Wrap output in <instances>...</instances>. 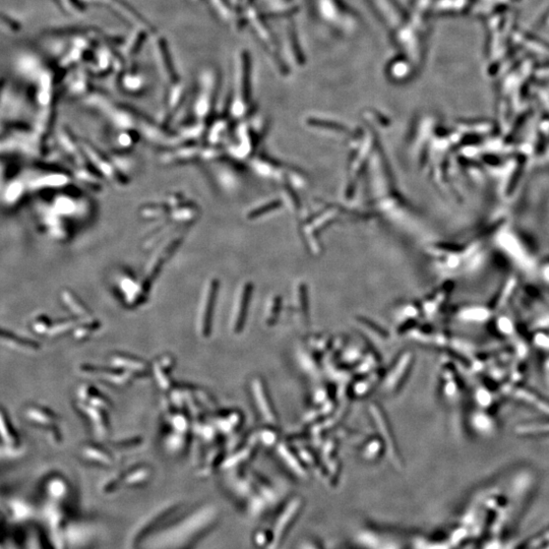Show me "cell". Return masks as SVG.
I'll return each instance as SVG.
<instances>
[{
    "mask_svg": "<svg viewBox=\"0 0 549 549\" xmlns=\"http://www.w3.org/2000/svg\"><path fill=\"white\" fill-rule=\"evenodd\" d=\"M371 413H372V416H373V419H374V422L376 423L377 428L381 430V434H382V436L384 437V439L387 443L388 452H389L391 458L395 462H399L400 461L399 452L397 450V446H396V442H395V439H394V435L392 433L390 424H389V422H388L385 414L383 413L381 408H378V406H376V405L371 406Z\"/></svg>",
    "mask_w": 549,
    "mask_h": 549,
    "instance_id": "1",
    "label": "cell"
},
{
    "mask_svg": "<svg viewBox=\"0 0 549 549\" xmlns=\"http://www.w3.org/2000/svg\"><path fill=\"white\" fill-rule=\"evenodd\" d=\"M0 344L7 348L26 353L37 352L40 349V345L36 341L25 337H19L2 328H0Z\"/></svg>",
    "mask_w": 549,
    "mask_h": 549,
    "instance_id": "2",
    "label": "cell"
},
{
    "mask_svg": "<svg viewBox=\"0 0 549 549\" xmlns=\"http://www.w3.org/2000/svg\"><path fill=\"white\" fill-rule=\"evenodd\" d=\"M252 391H253V394H255V398L258 403L259 409L262 412L264 418L268 422H270V423L276 422L277 420L276 413L274 411L268 392L261 379L257 378L252 382Z\"/></svg>",
    "mask_w": 549,
    "mask_h": 549,
    "instance_id": "3",
    "label": "cell"
},
{
    "mask_svg": "<svg viewBox=\"0 0 549 549\" xmlns=\"http://www.w3.org/2000/svg\"><path fill=\"white\" fill-rule=\"evenodd\" d=\"M249 297H250V289L249 287H246L241 294V297L239 298L237 305L235 306L233 315H232V318L233 319H232V322H231V329L233 330L234 333L240 332L243 328Z\"/></svg>",
    "mask_w": 549,
    "mask_h": 549,
    "instance_id": "4",
    "label": "cell"
},
{
    "mask_svg": "<svg viewBox=\"0 0 549 549\" xmlns=\"http://www.w3.org/2000/svg\"><path fill=\"white\" fill-rule=\"evenodd\" d=\"M213 297H214V291L210 290L208 294H206V298L204 300V303L202 305L201 314H200V323L199 328L201 335L203 337H207L209 335L210 331V320H212V311H213Z\"/></svg>",
    "mask_w": 549,
    "mask_h": 549,
    "instance_id": "5",
    "label": "cell"
},
{
    "mask_svg": "<svg viewBox=\"0 0 549 549\" xmlns=\"http://www.w3.org/2000/svg\"><path fill=\"white\" fill-rule=\"evenodd\" d=\"M411 362H412V355H410L409 353H407L406 355H404L402 358H401V360L399 361L397 367L393 370L390 377L388 378V383L386 384V386L389 389H395L401 384L402 379H404V377L407 375L409 371Z\"/></svg>",
    "mask_w": 549,
    "mask_h": 549,
    "instance_id": "6",
    "label": "cell"
},
{
    "mask_svg": "<svg viewBox=\"0 0 549 549\" xmlns=\"http://www.w3.org/2000/svg\"><path fill=\"white\" fill-rule=\"evenodd\" d=\"M0 438L9 448H14L19 443L13 427L2 410H0Z\"/></svg>",
    "mask_w": 549,
    "mask_h": 549,
    "instance_id": "7",
    "label": "cell"
},
{
    "mask_svg": "<svg viewBox=\"0 0 549 549\" xmlns=\"http://www.w3.org/2000/svg\"><path fill=\"white\" fill-rule=\"evenodd\" d=\"M26 416L31 421L35 422L38 424H54L56 420V416L53 412H51L47 408H41L39 406L30 407L26 411Z\"/></svg>",
    "mask_w": 549,
    "mask_h": 549,
    "instance_id": "8",
    "label": "cell"
},
{
    "mask_svg": "<svg viewBox=\"0 0 549 549\" xmlns=\"http://www.w3.org/2000/svg\"><path fill=\"white\" fill-rule=\"evenodd\" d=\"M72 325H73V323L71 321H62V322L58 323L57 325L50 327V329L48 331V334L50 336H53V337L61 335L62 333L69 331L72 327Z\"/></svg>",
    "mask_w": 549,
    "mask_h": 549,
    "instance_id": "9",
    "label": "cell"
},
{
    "mask_svg": "<svg viewBox=\"0 0 549 549\" xmlns=\"http://www.w3.org/2000/svg\"><path fill=\"white\" fill-rule=\"evenodd\" d=\"M33 328L37 333L48 332L50 327H49L47 318H40V316H39V318L36 319L35 322L33 323Z\"/></svg>",
    "mask_w": 549,
    "mask_h": 549,
    "instance_id": "10",
    "label": "cell"
}]
</instances>
